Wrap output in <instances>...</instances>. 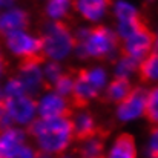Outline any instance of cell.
Returning a JSON list of instances; mask_svg holds the SVG:
<instances>
[{
  "instance_id": "6da1fadb",
  "label": "cell",
  "mask_w": 158,
  "mask_h": 158,
  "mask_svg": "<svg viewBox=\"0 0 158 158\" xmlns=\"http://www.w3.org/2000/svg\"><path fill=\"white\" fill-rule=\"evenodd\" d=\"M26 135H31L35 141L37 151L58 155L69 151L74 140V126L71 117H58V118H39L35 117L26 126Z\"/></svg>"
},
{
  "instance_id": "7a4b0ae2",
  "label": "cell",
  "mask_w": 158,
  "mask_h": 158,
  "mask_svg": "<svg viewBox=\"0 0 158 158\" xmlns=\"http://www.w3.org/2000/svg\"><path fill=\"white\" fill-rule=\"evenodd\" d=\"M75 35V51L80 58L112 60L120 49V39L115 31L105 25H97L88 29H80Z\"/></svg>"
},
{
  "instance_id": "3957f363",
  "label": "cell",
  "mask_w": 158,
  "mask_h": 158,
  "mask_svg": "<svg viewBox=\"0 0 158 158\" xmlns=\"http://www.w3.org/2000/svg\"><path fill=\"white\" fill-rule=\"evenodd\" d=\"M106 71L100 66L80 68L75 71L72 92L69 95V105L74 110L86 109L88 105L98 98L106 86Z\"/></svg>"
},
{
  "instance_id": "277c9868",
  "label": "cell",
  "mask_w": 158,
  "mask_h": 158,
  "mask_svg": "<svg viewBox=\"0 0 158 158\" xmlns=\"http://www.w3.org/2000/svg\"><path fill=\"white\" fill-rule=\"evenodd\" d=\"M40 35L43 40L45 55L52 61L63 60L75 48V35L71 31L69 25L63 20H51L46 31Z\"/></svg>"
},
{
  "instance_id": "5b68a950",
  "label": "cell",
  "mask_w": 158,
  "mask_h": 158,
  "mask_svg": "<svg viewBox=\"0 0 158 158\" xmlns=\"http://www.w3.org/2000/svg\"><path fill=\"white\" fill-rule=\"evenodd\" d=\"M5 43L8 49L20 60H37L40 63L46 61V55L43 51L42 35H31L26 31L14 32L5 37Z\"/></svg>"
},
{
  "instance_id": "8992f818",
  "label": "cell",
  "mask_w": 158,
  "mask_h": 158,
  "mask_svg": "<svg viewBox=\"0 0 158 158\" xmlns=\"http://www.w3.org/2000/svg\"><path fill=\"white\" fill-rule=\"evenodd\" d=\"M154 49H155V32L149 28L148 22L120 42V54L138 63Z\"/></svg>"
},
{
  "instance_id": "52a82bcc",
  "label": "cell",
  "mask_w": 158,
  "mask_h": 158,
  "mask_svg": "<svg viewBox=\"0 0 158 158\" xmlns=\"http://www.w3.org/2000/svg\"><path fill=\"white\" fill-rule=\"evenodd\" d=\"M6 114L17 126H28L37 117V98L25 94L14 98H5Z\"/></svg>"
},
{
  "instance_id": "ba28073f",
  "label": "cell",
  "mask_w": 158,
  "mask_h": 158,
  "mask_svg": "<svg viewBox=\"0 0 158 158\" xmlns=\"http://www.w3.org/2000/svg\"><path fill=\"white\" fill-rule=\"evenodd\" d=\"M43 63L37 60H20L19 63V75L17 78L22 81L25 91L28 95L37 98V95L42 91H46L45 88V80H43V72L40 69Z\"/></svg>"
},
{
  "instance_id": "9c48e42d",
  "label": "cell",
  "mask_w": 158,
  "mask_h": 158,
  "mask_svg": "<svg viewBox=\"0 0 158 158\" xmlns=\"http://www.w3.org/2000/svg\"><path fill=\"white\" fill-rule=\"evenodd\" d=\"M148 91L149 89H146L144 86H134L129 95L120 105H117V118L123 123H127L143 117Z\"/></svg>"
},
{
  "instance_id": "30bf717a",
  "label": "cell",
  "mask_w": 158,
  "mask_h": 158,
  "mask_svg": "<svg viewBox=\"0 0 158 158\" xmlns=\"http://www.w3.org/2000/svg\"><path fill=\"white\" fill-rule=\"evenodd\" d=\"M74 109L69 105V100L57 95L55 92L46 94L40 102H37V117L48 120L58 117H72Z\"/></svg>"
},
{
  "instance_id": "8fae6325",
  "label": "cell",
  "mask_w": 158,
  "mask_h": 158,
  "mask_svg": "<svg viewBox=\"0 0 158 158\" xmlns=\"http://www.w3.org/2000/svg\"><path fill=\"white\" fill-rule=\"evenodd\" d=\"M31 23V15L26 9L11 8L0 15V35L5 39L14 32L26 31Z\"/></svg>"
},
{
  "instance_id": "7c38bea8",
  "label": "cell",
  "mask_w": 158,
  "mask_h": 158,
  "mask_svg": "<svg viewBox=\"0 0 158 158\" xmlns=\"http://www.w3.org/2000/svg\"><path fill=\"white\" fill-rule=\"evenodd\" d=\"M72 126H74V140L75 141H83L88 140L100 132V126L94 117L92 112L81 109L77 114H72Z\"/></svg>"
},
{
  "instance_id": "4fadbf2b",
  "label": "cell",
  "mask_w": 158,
  "mask_h": 158,
  "mask_svg": "<svg viewBox=\"0 0 158 158\" xmlns=\"http://www.w3.org/2000/svg\"><path fill=\"white\" fill-rule=\"evenodd\" d=\"M26 144V131L11 126L0 132V158H12L17 151Z\"/></svg>"
},
{
  "instance_id": "5bb4252c",
  "label": "cell",
  "mask_w": 158,
  "mask_h": 158,
  "mask_svg": "<svg viewBox=\"0 0 158 158\" xmlns=\"http://www.w3.org/2000/svg\"><path fill=\"white\" fill-rule=\"evenodd\" d=\"M105 158H138L137 143L132 134L123 132L117 135L110 148L106 151Z\"/></svg>"
},
{
  "instance_id": "9a60e30c",
  "label": "cell",
  "mask_w": 158,
  "mask_h": 158,
  "mask_svg": "<svg viewBox=\"0 0 158 158\" xmlns=\"http://www.w3.org/2000/svg\"><path fill=\"white\" fill-rule=\"evenodd\" d=\"M112 6V0H74V9L89 22H98Z\"/></svg>"
},
{
  "instance_id": "2e32d148",
  "label": "cell",
  "mask_w": 158,
  "mask_h": 158,
  "mask_svg": "<svg viewBox=\"0 0 158 158\" xmlns=\"http://www.w3.org/2000/svg\"><path fill=\"white\" fill-rule=\"evenodd\" d=\"M75 154L78 158H105L106 155V135L102 129L97 135L78 143Z\"/></svg>"
},
{
  "instance_id": "e0dca14e",
  "label": "cell",
  "mask_w": 158,
  "mask_h": 158,
  "mask_svg": "<svg viewBox=\"0 0 158 158\" xmlns=\"http://www.w3.org/2000/svg\"><path fill=\"white\" fill-rule=\"evenodd\" d=\"M132 83L131 78L124 77H114L105 89V102L110 105H120L132 91Z\"/></svg>"
},
{
  "instance_id": "ac0fdd59",
  "label": "cell",
  "mask_w": 158,
  "mask_h": 158,
  "mask_svg": "<svg viewBox=\"0 0 158 158\" xmlns=\"http://www.w3.org/2000/svg\"><path fill=\"white\" fill-rule=\"evenodd\" d=\"M137 74H138V78H140L141 83L158 81V51L157 49L149 52L138 63Z\"/></svg>"
},
{
  "instance_id": "d6986e66",
  "label": "cell",
  "mask_w": 158,
  "mask_h": 158,
  "mask_svg": "<svg viewBox=\"0 0 158 158\" xmlns=\"http://www.w3.org/2000/svg\"><path fill=\"white\" fill-rule=\"evenodd\" d=\"M74 6V0H48L45 14L49 20H63L69 15V9Z\"/></svg>"
},
{
  "instance_id": "ffe728a7",
  "label": "cell",
  "mask_w": 158,
  "mask_h": 158,
  "mask_svg": "<svg viewBox=\"0 0 158 158\" xmlns=\"http://www.w3.org/2000/svg\"><path fill=\"white\" fill-rule=\"evenodd\" d=\"M143 117L152 126L158 124V85L148 91L146 103H144V109H143Z\"/></svg>"
},
{
  "instance_id": "44dd1931",
  "label": "cell",
  "mask_w": 158,
  "mask_h": 158,
  "mask_svg": "<svg viewBox=\"0 0 158 158\" xmlns=\"http://www.w3.org/2000/svg\"><path fill=\"white\" fill-rule=\"evenodd\" d=\"M74 78H75V71L74 69H68L61 74V77L54 83L52 91L57 95H61L64 98H69L71 92H72V86H74Z\"/></svg>"
},
{
  "instance_id": "7402d4cb",
  "label": "cell",
  "mask_w": 158,
  "mask_h": 158,
  "mask_svg": "<svg viewBox=\"0 0 158 158\" xmlns=\"http://www.w3.org/2000/svg\"><path fill=\"white\" fill-rule=\"evenodd\" d=\"M114 15L117 19V22H126V20H135V19H140L143 17L140 14V11L127 3V2H117L115 6H114Z\"/></svg>"
},
{
  "instance_id": "603a6c76",
  "label": "cell",
  "mask_w": 158,
  "mask_h": 158,
  "mask_svg": "<svg viewBox=\"0 0 158 158\" xmlns=\"http://www.w3.org/2000/svg\"><path fill=\"white\" fill-rule=\"evenodd\" d=\"M42 72H43V80H45L46 92H51L54 83L61 77V74L64 72V69H63V66H61L58 61H52V60H51Z\"/></svg>"
},
{
  "instance_id": "cb8c5ba5",
  "label": "cell",
  "mask_w": 158,
  "mask_h": 158,
  "mask_svg": "<svg viewBox=\"0 0 158 158\" xmlns=\"http://www.w3.org/2000/svg\"><path fill=\"white\" fill-rule=\"evenodd\" d=\"M137 69H138V61H135V60H132V58L120 54V58L115 63V75L114 77L131 78V75L135 74Z\"/></svg>"
},
{
  "instance_id": "d4e9b609",
  "label": "cell",
  "mask_w": 158,
  "mask_h": 158,
  "mask_svg": "<svg viewBox=\"0 0 158 158\" xmlns=\"http://www.w3.org/2000/svg\"><path fill=\"white\" fill-rule=\"evenodd\" d=\"M3 92V97L5 98H14V97H20V95H25L26 91L22 85V81L14 77V78H9L8 83L5 85V89L2 91Z\"/></svg>"
},
{
  "instance_id": "484cf974",
  "label": "cell",
  "mask_w": 158,
  "mask_h": 158,
  "mask_svg": "<svg viewBox=\"0 0 158 158\" xmlns=\"http://www.w3.org/2000/svg\"><path fill=\"white\" fill-rule=\"evenodd\" d=\"M148 158H158V124H154L149 132L148 146H146Z\"/></svg>"
},
{
  "instance_id": "4316f807",
  "label": "cell",
  "mask_w": 158,
  "mask_h": 158,
  "mask_svg": "<svg viewBox=\"0 0 158 158\" xmlns=\"http://www.w3.org/2000/svg\"><path fill=\"white\" fill-rule=\"evenodd\" d=\"M35 155H37V149H34L32 146L26 143L17 151V154L12 158H35Z\"/></svg>"
},
{
  "instance_id": "83f0119b",
  "label": "cell",
  "mask_w": 158,
  "mask_h": 158,
  "mask_svg": "<svg viewBox=\"0 0 158 158\" xmlns=\"http://www.w3.org/2000/svg\"><path fill=\"white\" fill-rule=\"evenodd\" d=\"M6 68H8V61H6L5 55H3V52H2V48H0V77L5 74Z\"/></svg>"
},
{
  "instance_id": "f1b7e54d",
  "label": "cell",
  "mask_w": 158,
  "mask_h": 158,
  "mask_svg": "<svg viewBox=\"0 0 158 158\" xmlns=\"http://www.w3.org/2000/svg\"><path fill=\"white\" fill-rule=\"evenodd\" d=\"M54 158H78V157H77V154H75V152H69V151H66V152H63V154L55 155Z\"/></svg>"
},
{
  "instance_id": "f546056e",
  "label": "cell",
  "mask_w": 158,
  "mask_h": 158,
  "mask_svg": "<svg viewBox=\"0 0 158 158\" xmlns=\"http://www.w3.org/2000/svg\"><path fill=\"white\" fill-rule=\"evenodd\" d=\"M15 0H0V6H12V3H14Z\"/></svg>"
},
{
  "instance_id": "4dcf8cb0",
  "label": "cell",
  "mask_w": 158,
  "mask_h": 158,
  "mask_svg": "<svg viewBox=\"0 0 158 158\" xmlns=\"http://www.w3.org/2000/svg\"><path fill=\"white\" fill-rule=\"evenodd\" d=\"M155 49L158 51V34H155Z\"/></svg>"
}]
</instances>
